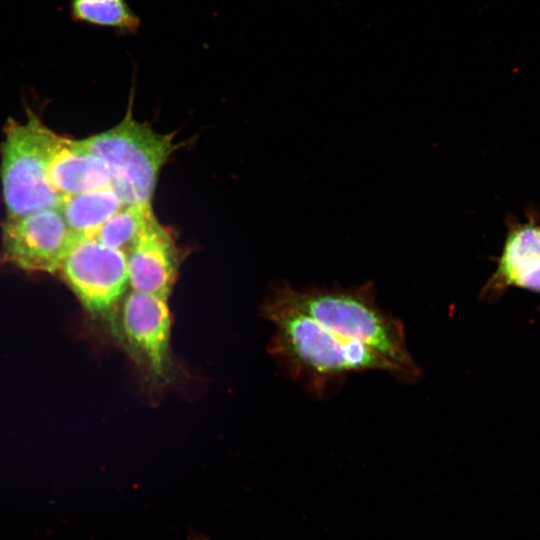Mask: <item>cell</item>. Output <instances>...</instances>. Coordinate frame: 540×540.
I'll return each mask as SVG.
<instances>
[{"mask_svg":"<svg viewBox=\"0 0 540 540\" xmlns=\"http://www.w3.org/2000/svg\"><path fill=\"white\" fill-rule=\"evenodd\" d=\"M265 314L276 328L274 353L316 398L336 391L351 373L384 371L395 377L394 367L380 354L340 338L279 292L266 306Z\"/></svg>","mask_w":540,"mask_h":540,"instance_id":"cell-1","label":"cell"},{"mask_svg":"<svg viewBox=\"0 0 540 540\" xmlns=\"http://www.w3.org/2000/svg\"><path fill=\"white\" fill-rule=\"evenodd\" d=\"M279 293L340 338L380 354L394 367L395 378L402 383L414 384L421 378L422 369L407 347L404 326L380 307L373 282L301 290L287 286Z\"/></svg>","mask_w":540,"mask_h":540,"instance_id":"cell-2","label":"cell"},{"mask_svg":"<svg viewBox=\"0 0 540 540\" xmlns=\"http://www.w3.org/2000/svg\"><path fill=\"white\" fill-rule=\"evenodd\" d=\"M133 90L125 117L113 128L76 140L110 168L111 186L124 206L151 203L161 168L177 146L173 136L160 134L132 115Z\"/></svg>","mask_w":540,"mask_h":540,"instance_id":"cell-3","label":"cell"},{"mask_svg":"<svg viewBox=\"0 0 540 540\" xmlns=\"http://www.w3.org/2000/svg\"><path fill=\"white\" fill-rule=\"evenodd\" d=\"M55 133L31 111L23 124L7 121L1 146V181L8 217L59 208L64 196L49 178Z\"/></svg>","mask_w":540,"mask_h":540,"instance_id":"cell-4","label":"cell"},{"mask_svg":"<svg viewBox=\"0 0 540 540\" xmlns=\"http://www.w3.org/2000/svg\"><path fill=\"white\" fill-rule=\"evenodd\" d=\"M171 323L166 298L132 290L122 301L117 338L151 388L167 387L177 376Z\"/></svg>","mask_w":540,"mask_h":540,"instance_id":"cell-5","label":"cell"},{"mask_svg":"<svg viewBox=\"0 0 540 540\" xmlns=\"http://www.w3.org/2000/svg\"><path fill=\"white\" fill-rule=\"evenodd\" d=\"M84 308L117 338L118 304L129 284L127 256L92 237H78L59 270Z\"/></svg>","mask_w":540,"mask_h":540,"instance_id":"cell-6","label":"cell"},{"mask_svg":"<svg viewBox=\"0 0 540 540\" xmlns=\"http://www.w3.org/2000/svg\"><path fill=\"white\" fill-rule=\"evenodd\" d=\"M77 238L59 208L8 217L2 225L3 256L24 270L54 273Z\"/></svg>","mask_w":540,"mask_h":540,"instance_id":"cell-7","label":"cell"},{"mask_svg":"<svg viewBox=\"0 0 540 540\" xmlns=\"http://www.w3.org/2000/svg\"><path fill=\"white\" fill-rule=\"evenodd\" d=\"M502 252L493 274L483 285L479 297L486 303L497 301L510 287L540 293V222L512 218Z\"/></svg>","mask_w":540,"mask_h":540,"instance_id":"cell-8","label":"cell"},{"mask_svg":"<svg viewBox=\"0 0 540 540\" xmlns=\"http://www.w3.org/2000/svg\"><path fill=\"white\" fill-rule=\"evenodd\" d=\"M127 264L132 290L169 298L178 270L176 247L155 216L128 254Z\"/></svg>","mask_w":540,"mask_h":540,"instance_id":"cell-9","label":"cell"},{"mask_svg":"<svg viewBox=\"0 0 540 540\" xmlns=\"http://www.w3.org/2000/svg\"><path fill=\"white\" fill-rule=\"evenodd\" d=\"M49 178L63 196L76 195L111 185V171L101 158L81 148L76 140L55 133L50 156Z\"/></svg>","mask_w":540,"mask_h":540,"instance_id":"cell-10","label":"cell"},{"mask_svg":"<svg viewBox=\"0 0 540 540\" xmlns=\"http://www.w3.org/2000/svg\"><path fill=\"white\" fill-rule=\"evenodd\" d=\"M122 206L124 205L119 195L110 185L64 196L59 209L77 237H93L102 224Z\"/></svg>","mask_w":540,"mask_h":540,"instance_id":"cell-11","label":"cell"},{"mask_svg":"<svg viewBox=\"0 0 540 540\" xmlns=\"http://www.w3.org/2000/svg\"><path fill=\"white\" fill-rule=\"evenodd\" d=\"M152 217L151 203L122 206L102 224L92 238L128 256Z\"/></svg>","mask_w":540,"mask_h":540,"instance_id":"cell-12","label":"cell"},{"mask_svg":"<svg viewBox=\"0 0 540 540\" xmlns=\"http://www.w3.org/2000/svg\"><path fill=\"white\" fill-rule=\"evenodd\" d=\"M70 12L77 22L112 28L120 35L136 34L141 25L126 0H71Z\"/></svg>","mask_w":540,"mask_h":540,"instance_id":"cell-13","label":"cell"},{"mask_svg":"<svg viewBox=\"0 0 540 540\" xmlns=\"http://www.w3.org/2000/svg\"><path fill=\"white\" fill-rule=\"evenodd\" d=\"M201 540H206V539H201Z\"/></svg>","mask_w":540,"mask_h":540,"instance_id":"cell-14","label":"cell"}]
</instances>
